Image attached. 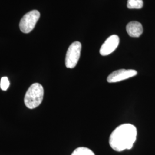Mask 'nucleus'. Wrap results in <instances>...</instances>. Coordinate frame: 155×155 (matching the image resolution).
<instances>
[{
    "instance_id": "0eeeda50",
    "label": "nucleus",
    "mask_w": 155,
    "mask_h": 155,
    "mask_svg": "<svg viewBox=\"0 0 155 155\" xmlns=\"http://www.w3.org/2000/svg\"><path fill=\"white\" fill-rule=\"evenodd\" d=\"M127 34L132 38H139L143 32V27L140 22L131 21L129 22L126 27Z\"/></svg>"
},
{
    "instance_id": "20e7f679",
    "label": "nucleus",
    "mask_w": 155,
    "mask_h": 155,
    "mask_svg": "<svg viewBox=\"0 0 155 155\" xmlns=\"http://www.w3.org/2000/svg\"><path fill=\"white\" fill-rule=\"evenodd\" d=\"M82 45L79 41L72 43L67 51L65 64L68 68H73L77 66L80 58Z\"/></svg>"
},
{
    "instance_id": "f03ea898",
    "label": "nucleus",
    "mask_w": 155,
    "mask_h": 155,
    "mask_svg": "<svg viewBox=\"0 0 155 155\" xmlns=\"http://www.w3.org/2000/svg\"><path fill=\"white\" fill-rule=\"evenodd\" d=\"M44 97V89L39 83L32 84L28 89L24 98L25 106L31 109L38 107L42 102Z\"/></svg>"
},
{
    "instance_id": "423d86ee",
    "label": "nucleus",
    "mask_w": 155,
    "mask_h": 155,
    "mask_svg": "<svg viewBox=\"0 0 155 155\" xmlns=\"http://www.w3.org/2000/svg\"><path fill=\"white\" fill-rule=\"evenodd\" d=\"M120 43L119 37L113 35L106 39L105 43L102 45L100 50V54L102 56L110 55L116 50Z\"/></svg>"
},
{
    "instance_id": "39448f33",
    "label": "nucleus",
    "mask_w": 155,
    "mask_h": 155,
    "mask_svg": "<svg viewBox=\"0 0 155 155\" xmlns=\"http://www.w3.org/2000/svg\"><path fill=\"white\" fill-rule=\"evenodd\" d=\"M137 74V71L134 70L121 69L111 72L107 77V81L109 83H116L133 77Z\"/></svg>"
},
{
    "instance_id": "9d476101",
    "label": "nucleus",
    "mask_w": 155,
    "mask_h": 155,
    "mask_svg": "<svg viewBox=\"0 0 155 155\" xmlns=\"http://www.w3.org/2000/svg\"><path fill=\"white\" fill-rule=\"evenodd\" d=\"M9 85H10V82L8 78L4 77L1 78V82H0V87L1 90L6 91L9 87Z\"/></svg>"
},
{
    "instance_id": "f257e3e1",
    "label": "nucleus",
    "mask_w": 155,
    "mask_h": 155,
    "mask_svg": "<svg viewBox=\"0 0 155 155\" xmlns=\"http://www.w3.org/2000/svg\"><path fill=\"white\" fill-rule=\"evenodd\" d=\"M137 134V129L133 125L122 124L111 133L109 137L110 146L117 152L130 150L136 140Z\"/></svg>"
},
{
    "instance_id": "1a4fd4ad",
    "label": "nucleus",
    "mask_w": 155,
    "mask_h": 155,
    "mask_svg": "<svg viewBox=\"0 0 155 155\" xmlns=\"http://www.w3.org/2000/svg\"><path fill=\"white\" fill-rule=\"evenodd\" d=\"M143 0H127V7L129 9H140L143 7Z\"/></svg>"
},
{
    "instance_id": "7ed1b4c3",
    "label": "nucleus",
    "mask_w": 155,
    "mask_h": 155,
    "mask_svg": "<svg viewBox=\"0 0 155 155\" xmlns=\"http://www.w3.org/2000/svg\"><path fill=\"white\" fill-rule=\"evenodd\" d=\"M40 17V13L37 10H33L26 13L20 20L19 27L22 33H30L34 28Z\"/></svg>"
},
{
    "instance_id": "6e6552de",
    "label": "nucleus",
    "mask_w": 155,
    "mask_h": 155,
    "mask_svg": "<svg viewBox=\"0 0 155 155\" xmlns=\"http://www.w3.org/2000/svg\"><path fill=\"white\" fill-rule=\"evenodd\" d=\"M71 155H95L94 152L88 148L78 147L74 150Z\"/></svg>"
}]
</instances>
